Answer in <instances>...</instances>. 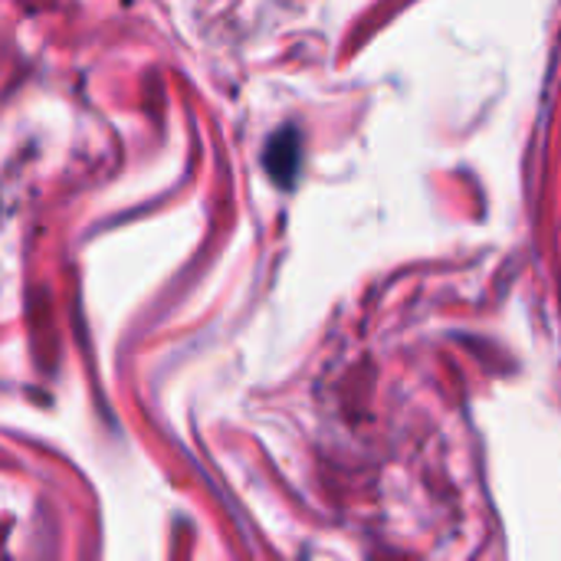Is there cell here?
I'll use <instances>...</instances> for the list:
<instances>
[{"label":"cell","mask_w":561,"mask_h":561,"mask_svg":"<svg viewBox=\"0 0 561 561\" xmlns=\"http://www.w3.org/2000/svg\"><path fill=\"white\" fill-rule=\"evenodd\" d=\"M263 164H266V174H270L279 187H293L296 178H299V168H302V131H299L296 125L279 128V131L266 141Z\"/></svg>","instance_id":"cell-1"}]
</instances>
